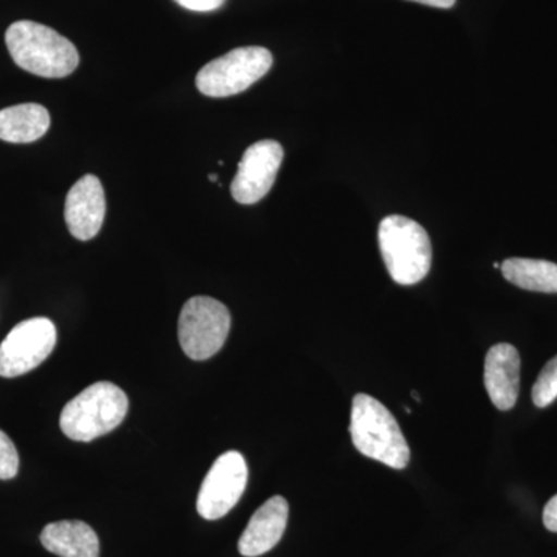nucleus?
Here are the masks:
<instances>
[{
  "label": "nucleus",
  "instance_id": "412c9836",
  "mask_svg": "<svg viewBox=\"0 0 557 557\" xmlns=\"http://www.w3.org/2000/svg\"><path fill=\"white\" fill-rule=\"evenodd\" d=\"M412 395H413V399H416V401H420V395H418L416 391L412 392Z\"/></svg>",
  "mask_w": 557,
  "mask_h": 557
},
{
  "label": "nucleus",
  "instance_id": "a211bd4d",
  "mask_svg": "<svg viewBox=\"0 0 557 557\" xmlns=\"http://www.w3.org/2000/svg\"><path fill=\"white\" fill-rule=\"evenodd\" d=\"M175 2L183 9L207 13V11L219 10L220 7H223L225 0H175Z\"/></svg>",
  "mask_w": 557,
  "mask_h": 557
},
{
  "label": "nucleus",
  "instance_id": "20e7f679",
  "mask_svg": "<svg viewBox=\"0 0 557 557\" xmlns=\"http://www.w3.org/2000/svg\"><path fill=\"white\" fill-rule=\"evenodd\" d=\"M381 255L388 274L399 285H416L428 276L432 245L428 231L405 215H388L379 230Z\"/></svg>",
  "mask_w": 557,
  "mask_h": 557
},
{
  "label": "nucleus",
  "instance_id": "dca6fc26",
  "mask_svg": "<svg viewBox=\"0 0 557 557\" xmlns=\"http://www.w3.org/2000/svg\"><path fill=\"white\" fill-rule=\"evenodd\" d=\"M557 398V357L549 359L533 386V403L544 409Z\"/></svg>",
  "mask_w": 557,
  "mask_h": 557
},
{
  "label": "nucleus",
  "instance_id": "4468645a",
  "mask_svg": "<svg viewBox=\"0 0 557 557\" xmlns=\"http://www.w3.org/2000/svg\"><path fill=\"white\" fill-rule=\"evenodd\" d=\"M50 129V113L44 106L27 102L0 110V139L27 145Z\"/></svg>",
  "mask_w": 557,
  "mask_h": 557
},
{
  "label": "nucleus",
  "instance_id": "ddd939ff",
  "mask_svg": "<svg viewBox=\"0 0 557 557\" xmlns=\"http://www.w3.org/2000/svg\"><path fill=\"white\" fill-rule=\"evenodd\" d=\"M47 552L60 557H100V539L81 520L49 523L40 533Z\"/></svg>",
  "mask_w": 557,
  "mask_h": 557
},
{
  "label": "nucleus",
  "instance_id": "f03ea898",
  "mask_svg": "<svg viewBox=\"0 0 557 557\" xmlns=\"http://www.w3.org/2000/svg\"><path fill=\"white\" fill-rule=\"evenodd\" d=\"M350 435L362 456L392 469H405L410 449L391 410L370 395H355L351 403Z\"/></svg>",
  "mask_w": 557,
  "mask_h": 557
},
{
  "label": "nucleus",
  "instance_id": "aec40b11",
  "mask_svg": "<svg viewBox=\"0 0 557 557\" xmlns=\"http://www.w3.org/2000/svg\"><path fill=\"white\" fill-rule=\"evenodd\" d=\"M412 2L435 7V9H453V7L456 5L457 0H412Z\"/></svg>",
  "mask_w": 557,
  "mask_h": 557
},
{
  "label": "nucleus",
  "instance_id": "2eb2a0df",
  "mask_svg": "<svg viewBox=\"0 0 557 557\" xmlns=\"http://www.w3.org/2000/svg\"><path fill=\"white\" fill-rule=\"evenodd\" d=\"M502 274L516 287L537 293H557V263L548 260L511 258L500 265Z\"/></svg>",
  "mask_w": 557,
  "mask_h": 557
},
{
  "label": "nucleus",
  "instance_id": "f3484780",
  "mask_svg": "<svg viewBox=\"0 0 557 557\" xmlns=\"http://www.w3.org/2000/svg\"><path fill=\"white\" fill-rule=\"evenodd\" d=\"M20 471V454L5 432L0 431V480L16 478Z\"/></svg>",
  "mask_w": 557,
  "mask_h": 557
},
{
  "label": "nucleus",
  "instance_id": "f257e3e1",
  "mask_svg": "<svg viewBox=\"0 0 557 557\" xmlns=\"http://www.w3.org/2000/svg\"><path fill=\"white\" fill-rule=\"evenodd\" d=\"M13 61L42 78H65L79 65L76 47L60 33L33 21H17L5 33Z\"/></svg>",
  "mask_w": 557,
  "mask_h": 557
},
{
  "label": "nucleus",
  "instance_id": "6ab92c4d",
  "mask_svg": "<svg viewBox=\"0 0 557 557\" xmlns=\"http://www.w3.org/2000/svg\"><path fill=\"white\" fill-rule=\"evenodd\" d=\"M544 525L552 533H557V494L555 497L549 498L544 508Z\"/></svg>",
  "mask_w": 557,
  "mask_h": 557
},
{
  "label": "nucleus",
  "instance_id": "9b49d317",
  "mask_svg": "<svg viewBox=\"0 0 557 557\" xmlns=\"http://www.w3.org/2000/svg\"><path fill=\"white\" fill-rule=\"evenodd\" d=\"M520 355L511 344L491 347L485 359V387L498 410H511L520 391Z\"/></svg>",
  "mask_w": 557,
  "mask_h": 557
},
{
  "label": "nucleus",
  "instance_id": "4be33fe9",
  "mask_svg": "<svg viewBox=\"0 0 557 557\" xmlns=\"http://www.w3.org/2000/svg\"><path fill=\"white\" fill-rule=\"evenodd\" d=\"M209 180H212V182H218V175L211 174L209 175Z\"/></svg>",
  "mask_w": 557,
  "mask_h": 557
},
{
  "label": "nucleus",
  "instance_id": "f8f14e48",
  "mask_svg": "<svg viewBox=\"0 0 557 557\" xmlns=\"http://www.w3.org/2000/svg\"><path fill=\"white\" fill-rule=\"evenodd\" d=\"M288 502L274 496L252 515L239 541V553L245 557L265 555L284 536L288 522Z\"/></svg>",
  "mask_w": 557,
  "mask_h": 557
},
{
  "label": "nucleus",
  "instance_id": "0eeeda50",
  "mask_svg": "<svg viewBox=\"0 0 557 557\" xmlns=\"http://www.w3.org/2000/svg\"><path fill=\"white\" fill-rule=\"evenodd\" d=\"M57 327L47 318L16 325L0 344V376L16 379L42 364L57 346Z\"/></svg>",
  "mask_w": 557,
  "mask_h": 557
},
{
  "label": "nucleus",
  "instance_id": "1a4fd4ad",
  "mask_svg": "<svg viewBox=\"0 0 557 557\" xmlns=\"http://www.w3.org/2000/svg\"><path fill=\"white\" fill-rule=\"evenodd\" d=\"M282 160L284 148L274 139H262L249 146L231 185L234 200L240 205H255L262 200L276 182Z\"/></svg>",
  "mask_w": 557,
  "mask_h": 557
},
{
  "label": "nucleus",
  "instance_id": "7ed1b4c3",
  "mask_svg": "<svg viewBox=\"0 0 557 557\" xmlns=\"http://www.w3.org/2000/svg\"><path fill=\"white\" fill-rule=\"evenodd\" d=\"M127 409L126 394L115 384L101 381L84 388L62 409L61 431L75 442H91L119 428Z\"/></svg>",
  "mask_w": 557,
  "mask_h": 557
},
{
  "label": "nucleus",
  "instance_id": "9d476101",
  "mask_svg": "<svg viewBox=\"0 0 557 557\" xmlns=\"http://www.w3.org/2000/svg\"><path fill=\"white\" fill-rule=\"evenodd\" d=\"M70 234L78 240H90L100 233L106 218V194L100 178L86 175L69 190L64 209Z\"/></svg>",
  "mask_w": 557,
  "mask_h": 557
},
{
  "label": "nucleus",
  "instance_id": "423d86ee",
  "mask_svg": "<svg viewBox=\"0 0 557 557\" xmlns=\"http://www.w3.org/2000/svg\"><path fill=\"white\" fill-rule=\"evenodd\" d=\"M230 329L231 314L226 306L208 296H196L180 313V346L190 359L205 361L223 347Z\"/></svg>",
  "mask_w": 557,
  "mask_h": 557
},
{
  "label": "nucleus",
  "instance_id": "6e6552de",
  "mask_svg": "<svg viewBox=\"0 0 557 557\" xmlns=\"http://www.w3.org/2000/svg\"><path fill=\"white\" fill-rule=\"evenodd\" d=\"M248 483V467L237 450H228L214 461L197 497V511L207 520L222 519L239 504Z\"/></svg>",
  "mask_w": 557,
  "mask_h": 557
},
{
  "label": "nucleus",
  "instance_id": "39448f33",
  "mask_svg": "<svg viewBox=\"0 0 557 557\" xmlns=\"http://www.w3.org/2000/svg\"><path fill=\"white\" fill-rule=\"evenodd\" d=\"M273 67V54L263 47H240L208 62L197 73V89L205 97L228 98L249 89Z\"/></svg>",
  "mask_w": 557,
  "mask_h": 557
}]
</instances>
